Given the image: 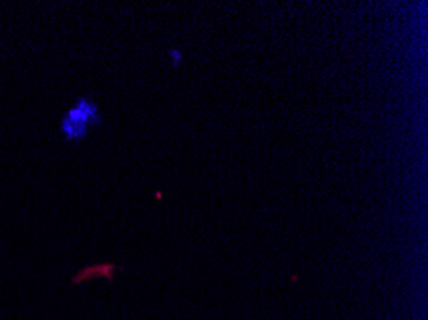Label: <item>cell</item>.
<instances>
[{"label": "cell", "instance_id": "cell-1", "mask_svg": "<svg viewBox=\"0 0 428 320\" xmlns=\"http://www.w3.org/2000/svg\"><path fill=\"white\" fill-rule=\"evenodd\" d=\"M100 123H102V113L98 104L83 96L77 98L64 113L60 121V132L68 142H81L88 136L92 128L100 127Z\"/></svg>", "mask_w": 428, "mask_h": 320}, {"label": "cell", "instance_id": "cell-2", "mask_svg": "<svg viewBox=\"0 0 428 320\" xmlns=\"http://www.w3.org/2000/svg\"><path fill=\"white\" fill-rule=\"evenodd\" d=\"M104 271H106V272H108V271H114V265H96V269H94V267H86L75 280H86L88 276H98V274L104 272Z\"/></svg>", "mask_w": 428, "mask_h": 320}, {"label": "cell", "instance_id": "cell-3", "mask_svg": "<svg viewBox=\"0 0 428 320\" xmlns=\"http://www.w3.org/2000/svg\"><path fill=\"white\" fill-rule=\"evenodd\" d=\"M183 60H185V56L179 48H169V62H171L173 67H179L183 64Z\"/></svg>", "mask_w": 428, "mask_h": 320}]
</instances>
